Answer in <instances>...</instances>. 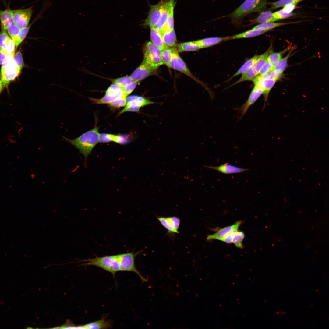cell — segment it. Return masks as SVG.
Returning a JSON list of instances; mask_svg holds the SVG:
<instances>
[{
  "label": "cell",
  "mask_w": 329,
  "mask_h": 329,
  "mask_svg": "<svg viewBox=\"0 0 329 329\" xmlns=\"http://www.w3.org/2000/svg\"><path fill=\"white\" fill-rule=\"evenodd\" d=\"M99 127L95 126L93 129L83 133L73 139L64 136V140L78 149L84 156L85 166H86L87 159L93 149L99 142Z\"/></svg>",
  "instance_id": "6da1fadb"
},
{
  "label": "cell",
  "mask_w": 329,
  "mask_h": 329,
  "mask_svg": "<svg viewBox=\"0 0 329 329\" xmlns=\"http://www.w3.org/2000/svg\"><path fill=\"white\" fill-rule=\"evenodd\" d=\"M83 262L80 266L93 265L100 267L113 274L120 271V267L118 255L106 256L98 257L96 256L94 258L88 259L69 263Z\"/></svg>",
  "instance_id": "7a4b0ae2"
},
{
  "label": "cell",
  "mask_w": 329,
  "mask_h": 329,
  "mask_svg": "<svg viewBox=\"0 0 329 329\" xmlns=\"http://www.w3.org/2000/svg\"><path fill=\"white\" fill-rule=\"evenodd\" d=\"M266 4V0H245L227 16L230 18L234 22H236L248 15L260 11Z\"/></svg>",
  "instance_id": "3957f363"
},
{
  "label": "cell",
  "mask_w": 329,
  "mask_h": 329,
  "mask_svg": "<svg viewBox=\"0 0 329 329\" xmlns=\"http://www.w3.org/2000/svg\"><path fill=\"white\" fill-rule=\"evenodd\" d=\"M14 55H6L2 63L1 70L0 80L5 87H7L20 73L14 59Z\"/></svg>",
  "instance_id": "277c9868"
},
{
  "label": "cell",
  "mask_w": 329,
  "mask_h": 329,
  "mask_svg": "<svg viewBox=\"0 0 329 329\" xmlns=\"http://www.w3.org/2000/svg\"><path fill=\"white\" fill-rule=\"evenodd\" d=\"M161 50L151 42L146 43L144 48L143 61L152 68L157 69L163 64L161 59Z\"/></svg>",
  "instance_id": "5b68a950"
},
{
  "label": "cell",
  "mask_w": 329,
  "mask_h": 329,
  "mask_svg": "<svg viewBox=\"0 0 329 329\" xmlns=\"http://www.w3.org/2000/svg\"><path fill=\"white\" fill-rule=\"evenodd\" d=\"M141 252L140 251L134 253L133 251L131 252L118 254L120 270L134 272L139 276L142 281L146 282L147 280L141 275L135 265V258Z\"/></svg>",
  "instance_id": "8992f818"
},
{
  "label": "cell",
  "mask_w": 329,
  "mask_h": 329,
  "mask_svg": "<svg viewBox=\"0 0 329 329\" xmlns=\"http://www.w3.org/2000/svg\"><path fill=\"white\" fill-rule=\"evenodd\" d=\"M168 67L185 74L202 85L208 90L206 86L192 73L184 61L178 54L177 51H175L173 54Z\"/></svg>",
  "instance_id": "52a82bcc"
},
{
  "label": "cell",
  "mask_w": 329,
  "mask_h": 329,
  "mask_svg": "<svg viewBox=\"0 0 329 329\" xmlns=\"http://www.w3.org/2000/svg\"><path fill=\"white\" fill-rule=\"evenodd\" d=\"M13 11L14 23L20 29L28 25L33 13L32 6L24 9L13 10Z\"/></svg>",
  "instance_id": "ba28073f"
},
{
  "label": "cell",
  "mask_w": 329,
  "mask_h": 329,
  "mask_svg": "<svg viewBox=\"0 0 329 329\" xmlns=\"http://www.w3.org/2000/svg\"><path fill=\"white\" fill-rule=\"evenodd\" d=\"M162 3L161 1L157 4L150 5L147 16L141 25L150 28L155 27L160 16Z\"/></svg>",
  "instance_id": "9c48e42d"
},
{
  "label": "cell",
  "mask_w": 329,
  "mask_h": 329,
  "mask_svg": "<svg viewBox=\"0 0 329 329\" xmlns=\"http://www.w3.org/2000/svg\"><path fill=\"white\" fill-rule=\"evenodd\" d=\"M161 224L167 230L168 234L175 235L179 233L178 231L180 224V220L175 216L163 217H157Z\"/></svg>",
  "instance_id": "30bf717a"
},
{
  "label": "cell",
  "mask_w": 329,
  "mask_h": 329,
  "mask_svg": "<svg viewBox=\"0 0 329 329\" xmlns=\"http://www.w3.org/2000/svg\"><path fill=\"white\" fill-rule=\"evenodd\" d=\"M156 69L151 68L143 60L130 77L133 81L140 82L150 76L156 74Z\"/></svg>",
  "instance_id": "8fae6325"
},
{
  "label": "cell",
  "mask_w": 329,
  "mask_h": 329,
  "mask_svg": "<svg viewBox=\"0 0 329 329\" xmlns=\"http://www.w3.org/2000/svg\"><path fill=\"white\" fill-rule=\"evenodd\" d=\"M263 94V91L262 89L254 85L247 100L240 108L241 118L245 114L249 108L254 104Z\"/></svg>",
  "instance_id": "7c38bea8"
},
{
  "label": "cell",
  "mask_w": 329,
  "mask_h": 329,
  "mask_svg": "<svg viewBox=\"0 0 329 329\" xmlns=\"http://www.w3.org/2000/svg\"><path fill=\"white\" fill-rule=\"evenodd\" d=\"M254 86L262 90L265 102L268 98L269 94L275 83L276 80L271 79H263L256 76L253 81Z\"/></svg>",
  "instance_id": "4fadbf2b"
},
{
  "label": "cell",
  "mask_w": 329,
  "mask_h": 329,
  "mask_svg": "<svg viewBox=\"0 0 329 329\" xmlns=\"http://www.w3.org/2000/svg\"><path fill=\"white\" fill-rule=\"evenodd\" d=\"M172 1V0H169L165 2H163L160 16L154 27L161 34L167 30V19Z\"/></svg>",
  "instance_id": "5bb4252c"
},
{
  "label": "cell",
  "mask_w": 329,
  "mask_h": 329,
  "mask_svg": "<svg viewBox=\"0 0 329 329\" xmlns=\"http://www.w3.org/2000/svg\"><path fill=\"white\" fill-rule=\"evenodd\" d=\"M204 167L227 174L242 172L249 170L248 169L243 168L227 163L218 166H205Z\"/></svg>",
  "instance_id": "9a60e30c"
},
{
  "label": "cell",
  "mask_w": 329,
  "mask_h": 329,
  "mask_svg": "<svg viewBox=\"0 0 329 329\" xmlns=\"http://www.w3.org/2000/svg\"><path fill=\"white\" fill-rule=\"evenodd\" d=\"M0 22L2 30H7L13 23V10L9 8L4 10L0 9Z\"/></svg>",
  "instance_id": "2e32d148"
},
{
  "label": "cell",
  "mask_w": 329,
  "mask_h": 329,
  "mask_svg": "<svg viewBox=\"0 0 329 329\" xmlns=\"http://www.w3.org/2000/svg\"><path fill=\"white\" fill-rule=\"evenodd\" d=\"M242 222L241 221H239L232 225L219 229L213 234L208 235L207 238V240L217 239L222 241L224 238L231 232L235 227L237 225H240Z\"/></svg>",
  "instance_id": "e0dca14e"
},
{
  "label": "cell",
  "mask_w": 329,
  "mask_h": 329,
  "mask_svg": "<svg viewBox=\"0 0 329 329\" xmlns=\"http://www.w3.org/2000/svg\"><path fill=\"white\" fill-rule=\"evenodd\" d=\"M159 103L153 102L142 96L132 95L129 96L127 97L126 105L137 106L141 108L153 104Z\"/></svg>",
  "instance_id": "ac0fdd59"
},
{
  "label": "cell",
  "mask_w": 329,
  "mask_h": 329,
  "mask_svg": "<svg viewBox=\"0 0 329 329\" xmlns=\"http://www.w3.org/2000/svg\"><path fill=\"white\" fill-rule=\"evenodd\" d=\"M229 40V36L226 37H210L195 41L199 44L201 48L210 47L215 45L222 41Z\"/></svg>",
  "instance_id": "d6986e66"
},
{
  "label": "cell",
  "mask_w": 329,
  "mask_h": 329,
  "mask_svg": "<svg viewBox=\"0 0 329 329\" xmlns=\"http://www.w3.org/2000/svg\"><path fill=\"white\" fill-rule=\"evenodd\" d=\"M268 31L269 30H267L251 29L240 33L229 36V40L254 37L262 34Z\"/></svg>",
  "instance_id": "ffe728a7"
},
{
  "label": "cell",
  "mask_w": 329,
  "mask_h": 329,
  "mask_svg": "<svg viewBox=\"0 0 329 329\" xmlns=\"http://www.w3.org/2000/svg\"><path fill=\"white\" fill-rule=\"evenodd\" d=\"M150 29L151 42L161 50L167 47L163 41L161 33L154 27L150 28Z\"/></svg>",
  "instance_id": "44dd1931"
},
{
  "label": "cell",
  "mask_w": 329,
  "mask_h": 329,
  "mask_svg": "<svg viewBox=\"0 0 329 329\" xmlns=\"http://www.w3.org/2000/svg\"><path fill=\"white\" fill-rule=\"evenodd\" d=\"M278 20L273 17V13L267 11L261 12L256 19L252 20L250 25L273 22Z\"/></svg>",
  "instance_id": "7402d4cb"
},
{
  "label": "cell",
  "mask_w": 329,
  "mask_h": 329,
  "mask_svg": "<svg viewBox=\"0 0 329 329\" xmlns=\"http://www.w3.org/2000/svg\"><path fill=\"white\" fill-rule=\"evenodd\" d=\"M161 34L163 41L166 46L170 47L175 45L176 37L174 30H166Z\"/></svg>",
  "instance_id": "603a6c76"
},
{
  "label": "cell",
  "mask_w": 329,
  "mask_h": 329,
  "mask_svg": "<svg viewBox=\"0 0 329 329\" xmlns=\"http://www.w3.org/2000/svg\"><path fill=\"white\" fill-rule=\"evenodd\" d=\"M41 14L39 13L34 19L32 23L29 24L27 27L20 29L19 34L13 41L15 45V49L17 48L19 45L26 38L32 25L36 21L41 17L40 16Z\"/></svg>",
  "instance_id": "cb8c5ba5"
},
{
  "label": "cell",
  "mask_w": 329,
  "mask_h": 329,
  "mask_svg": "<svg viewBox=\"0 0 329 329\" xmlns=\"http://www.w3.org/2000/svg\"><path fill=\"white\" fill-rule=\"evenodd\" d=\"M84 326L86 329H107L112 327V323L110 321L107 320L104 318L96 321L89 323Z\"/></svg>",
  "instance_id": "d4e9b609"
},
{
  "label": "cell",
  "mask_w": 329,
  "mask_h": 329,
  "mask_svg": "<svg viewBox=\"0 0 329 329\" xmlns=\"http://www.w3.org/2000/svg\"><path fill=\"white\" fill-rule=\"evenodd\" d=\"M123 94V89L118 85L113 83L107 89L105 95L115 99Z\"/></svg>",
  "instance_id": "484cf974"
},
{
  "label": "cell",
  "mask_w": 329,
  "mask_h": 329,
  "mask_svg": "<svg viewBox=\"0 0 329 329\" xmlns=\"http://www.w3.org/2000/svg\"><path fill=\"white\" fill-rule=\"evenodd\" d=\"M202 48L195 41L184 42L179 44L177 51L179 52L193 51Z\"/></svg>",
  "instance_id": "4316f807"
},
{
  "label": "cell",
  "mask_w": 329,
  "mask_h": 329,
  "mask_svg": "<svg viewBox=\"0 0 329 329\" xmlns=\"http://www.w3.org/2000/svg\"><path fill=\"white\" fill-rule=\"evenodd\" d=\"M176 51H177L176 49L168 47L161 50V59L163 64L168 67L173 55Z\"/></svg>",
  "instance_id": "83f0119b"
},
{
  "label": "cell",
  "mask_w": 329,
  "mask_h": 329,
  "mask_svg": "<svg viewBox=\"0 0 329 329\" xmlns=\"http://www.w3.org/2000/svg\"><path fill=\"white\" fill-rule=\"evenodd\" d=\"M259 55H256L252 58L247 60L244 64L239 68L238 70L227 81L231 80L232 79L235 77L240 74H242L250 68L254 63Z\"/></svg>",
  "instance_id": "f1b7e54d"
},
{
  "label": "cell",
  "mask_w": 329,
  "mask_h": 329,
  "mask_svg": "<svg viewBox=\"0 0 329 329\" xmlns=\"http://www.w3.org/2000/svg\"><path fill=\"white\" fill-rule=\"evenodd\" d=\"M289 49V48L288 47L280 52H273L272 51L269 54L267 58V60L272 65L274 69L282 58L283 55Z\"/></svg>",
  "instance_id": "f546056e"
},
{
  "label": "cell",
  "mask_w": 329,
  "mask_h": 329,
  "mask_svg": "<svg viewBox=\"0 0 329 329\" xmlns=\"http://www.w3.org/2000/svg\"><path fill=\"white\" fill-rule=\"evenodd\" d=\"M290 23H274L270 22L259 24L252 29L256 30H269L275 28L290 24Z\"/></svg>",
  "instance_id": "4dcf8cb0"
},
{
  "label": "cell",
  "mask_w": 329,
  "mask_h": 329,
  "mask_svg": "<svg viewBox=\"0 0 329 329\" xmlns=\"http://www.w3.org/2000/svg\"><path fill=\"white\" fill-rule=\"evenodd\" d=\"M174 0H172L166 23V29L168 30H174Z\"/></svg>",
  "instance_id": "1f68e13d"
},
{
  "label": "cell",
  "mask_w": 329,
  "mask_h": 329,
  "mask_svg": "<svg viewBox=\"0 0 329 329\" xmlns=\"http://www.w3.org/2000/svg\"><path fill=\"white\" fill-rule=\"evenodd\" d=\"M292 50L289 51L288 54L284 58H282L275 67L274 69L276 71L282 74L288 66V61L291 55Z\"/></svg>",
  "instance_id": "d6a6232c"
},
{
  "label": "cell",
  "mask_w": 329,
  "mask_h": 329,
  "mask_svg": "<svg viewBox=\"0 0 329 329\" xmlns=\"http://www.w3.org/2000/svg\"><path fill=\"white\" fill-rule=\"evenodd\" d=\"M127 102V97L123 94L108 104L111 107L119 108L125 106Z\"/></svg>",
  "instance_id": "836d02e7"
},
{
  "label": "cell",
  "mask_w": 329,
  "mask_h": 329,
  "mask_svg": "<svg viewBox=\"0 0 329 329\" xmlns=\"http://www.w3.org/2000/svg\"><path fill=\"white\" fill-rule=\"evenodd\" d=\"M133 81L130 76H125L114 79L112 82L113 83L118 85L123 90L127 85Z\"/></svg>",
  "instance_id": "e575fe53"
},
{
  "label": "cell",
  "mask_w": 329,
  "mask_h": 329,
  "mask_svg": "<svg viewBox=\"0 0 329 329\" xmlns=\"http://www.w3.org/2000/svg\"><path fill=\"white\" fill-rule=\"evenodd\" d=\"M282 76V74L276 71L274 69L265 74L258 75L256 76L263 79H271L277 81L280 79Z\"/></svg>",
  "instance_id": "d590c367"
},
{
  "label": "cell",
  "mask_w": 329,
  "mask_h": 329,
  "mask_svg": "<svg viewBox=\"0 0 329 329\" xmlns=\"http://www.w3.org/2000/svg\"><path fill=\"white\" fill-rule=\"evenodd\" d=\"M110 135L112 141L118 144H125L129 142V138L127 135L112 134H110Z\"/></svg>",
  "instance_id": "8d00e7d4"
},
{
  "label": "cell",
  "mask_w": 329,
  "mask_h": 329,
  "mask_svg": "<svg viewBox=\"0 0 329 329\" xmlns=\"http://www.w3.org/2000/svg\"><path fill=\"white\" fill-rule=\"evenodd\" d=\"M9 37L6 31L2 30L0 32V48L6 55L7 40Z\"/></svg>",
  "instance_id": "74e56055"
},
{
  "label": "cell",
  "mask_w": 329,
  "mask_h": 329,
  "mask_svg": "<svg viewBox=\"0 0 329 329\" xmlns=\"http://www.w3.org/2000/svg\"><path fill=\"white\" fill-rule=\"evenodd\" d=\"M244 237V234L243 232L238 231L234 235L232 242L234 243L237 247L242 248L243 246L242 242Z\"/></svg>",
  "instance_id": "f35d334b"
},
{
  "label": "cell",
  "mask_w": 329,
  "mask_h": 329,
  "mask_svg": "<svg viewBox=\"0 0 329 329\" xmlns=\"http://www.w3.org/2000/svg\"><path fill=\"white\" fill-rule=\"evenodd\" d=\"M13 59L18 69L21 71L22 68L24 66V64L23 61L22 55L20 50L14 55Z\"/></svg>",
  "instance_id": "ab89813d"
},
{
  "label": "cell",
  "mask_w": 329,
  "mask_h": 329,
  "mask_svg": "<svg viewBox=\"0 0 329 329\" xmlns=\"http://www.w3.org/2000/svg\"><path fill=\"white\" fill-rule=\"evenodd\" d=\"M20 29L13 23L8 28V32L13 41L18 35Z\"/></svg>",
  "instance_id": "60d3db41"
},
{
  "label": "cell",
  "mask_w": 329,
  "mask_h": 329,
  "mask_svg": "<svg viewBox=\"0 0 329 329\" xmlns=\"http://www.w3.org/2000/svg\"><path fill=\"white\" fill-rule=\"evenodd\" d=\"M299 2L297 0H279L272 3L273 8H277L291 3L296 4Z\"/></svg>",
  "instance_id": "b9f144b4"
},
{
  "label": "cell",
  "mask_w": 329,
  "mask_h": 329,
  "mask_svg": "<svg viewBox=\"0 0 329 329\" xmlns=\"http://www.w3.org/2000/svg\"><path fill=\"white\" fill-rule=\"evenodd\" d=\"M139 82L138 81H133L127 85L123 90V94L124 96L127 97L133 91Z\"/></svg>",
  "instance_id": "7bdbcfd3"
},
{
  "label": "cell",
  "mask_w": 329,
  "mask_h": 329,
  "mask_svg": "<svg viewBox=\"0 0 329 329\" xmlns=\"http://www.w3.org/2000/svg\"><path fill=\"white\" fill-rule=\"evenodd\" d=\"M15 45L13 40L9 37L7 42L6 55H15Z\"/></svg>",
  "instance_id": "ee69618b"
},
{
  "label": "cell",
  "mask_w": 329,
  "mask_h": 329,
  "mask_svg": "<svg viewBox=\"0 0 329 329\" xmlns=\"http://www.w3.org/2000/svg\"><path fill=\"white\" fill-rule=\"evenodd\" d=\"M294 14L291 12L287 13L284 12L282 10L278 11L273 13V16L274 18L278 20L280 19H283L293 15Z\"/></svg>",
  "instance_id": "f6af8a7d"
},
{
  "label": "cell",
  "mask_w": 329,
  "mask_h": 329,
  "mask_svg": "<svg viewBox=\"0 0 329 329\" xmlns=\"http://www.w3.org/2000/svg\"><path fill=\"white\" fill-rule=\"evenodd\" d=\"M64 328V329H86L84 325L75 326L69 320L66 321L65 324L61 326L53 328Z\"/></svg>",
  "instance_id": "bcb514c9"
},
{
  "label": "cell",
  "mask_w": 329,
  "mask_h": 329,
  "mask_svg": "<svg viewBox=\"0 0 329 329\" xmlns=\"http://www.w3.org/2000/svg\"><path fill=\"white\" fill-rule=\"evenodd\" d=\"M274 69V68L272 65L267 60L261 68L258 75L265 74Z\"/></svg>",
  "instance_id": "7dc6e473"
},
{
  "label": "cell",
  "mask_w": 329,
  "mask_h": 329,
  "mask_svg": "<svg viewBox=\"0 0 329 329\" xmlns=\"http://www.w3.org/2000/svg\"><path fill=\"white\" fill-rule=\"evenodd\" d=\"M140 108V107L137 106L126 105L124 108L120 112L119 114L120 115L124 112L128 111L138 112L139 111Z\"/></svg>",
  "instance_id": "c3c4849f"
},
{
  "label": "cell",
  "mask_w": 329,
  "mask_h": 329,
  "mask_svg": "<svg viewBox=\"0 0 329 329\" xmlns=\"http://www.w3.org/2000/svg\"><path fill=\"white\" fill-rule=\"evenodd\" d=\"M111 141H112L110 134L105 133L100 134L99 142L101 143H108Z\"/></svg>",
  "instance_id": "681fc988"
},
{
  "label": "cell",
  "mask_w": 329,
  "mask_h": 329,
  "mask_svg": "<svg viewBox=\"0 0 329 329\" xmlns=\"http://www.w3.org/2000/svg\"><path fill=\"white\" fill-rule=\"evenodd\" d=\"M296 4L291 3L285 5L282 10L284 12L290 13L295 9Z\"/></svg>",
  "instance_id": "f907efd6"
},
{
  "label": "cell",
  "mask_w": 329,
  "mask_h": 329,
  "mask_svg": "<svg viewBox=\"0 0 329 329\" xmlns=\"http://www.w3.org/2000/svg\"><path fill=\"white\" fill-rule=\"evenodd\" d=\"M234 235L230 232L224 238L222 241L227 243H231L232 242Z\"/></svg>",
  "instance_id": "816d5d0a"
},
{
  "label": "cell",
  "mask_w": 329,
  "mask_h": 329,
  "mask_svg": "<svg viewBox=\"0 0 329 329\" xmlns=\"http://www.w3.org/2000/svg\"><path fill=\"white\" fill-rule=\"evenodd\" d=\"M6 55L0 48V65L2 64Z\"/></svg>",
  "instance_id": "f5cc1de1"
},
{
  "label": "cell",
  "mask_w": 329,
  "mask_h": 329,
  "mask_svg": "<svg viewBox=\"0 0 329 329\" xmlns=\"http://www.w3.org/2000/svg\"><path fill=\"white\" fill-rule=\"evenodd\" d=\"M4 87L3 83L1 80H0V94Z\"/></svg>",
  "instance_id": "db71d44e"
},
{
  "label": "cell",
  "mask_w": 329,
  "mask_h": 329,
  "mask_svg": "<svg viewBox=\"0 0 329 329\" xmlns=\"http://www.w3.org/2000/svg\"><path fill=\"white\" fill-rule=\"evenodd\" d=\"M297 0V1H298L299 2V1H301V0Z\"/></svg>",
  "instance_id": "11a10c76"
}]
</instances>
